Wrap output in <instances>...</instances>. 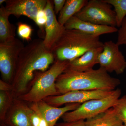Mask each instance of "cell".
I'll use <instances>...</instances> for the list:
<instances>
[{
  "instance_id": "6da1fadb",
  "label": "cell",
  "mask_w": 126,
  "mask_h": 126,
  "mask_svg": "<svg viewBox=\"0 0 126 126\" xmlns=\"http://www.w3.org/2000/svg\"><path fill=\"white\" fill-rule=\"evenodd\" d=\"M52 52L41 39L31 41L21 51L11 85L12 93L18 98L26 92L36 72H44L54 62Z\"/></svg>"
},
{
  "instance_id": "7a4b0ae2",
  "label": "cell",
  "mask_w": 126,
  "mask_h": 126,
  "mask_svg": "<svg viewBox=\"0 0 126 126\" xmlns=\"http://www.w3.org/2000/svg\"><path fill=\"white\" fill-rule=\"evenodd\" d=\"M120 83L119 79L100 67L81 72L66 69L58 77L55 86L60 95L76 90H115Z\"/></svg>"
},
{
  "instance_id": "3957f363",
  "label": "cell",
  "mask_w": 126,
  "mask_h": 126,
  "mask_svg": "<svg viewBox=\"0 0 126 126\" xmlns=\"http://www.w3.org/2000/svg\"><path fill=\"white\" fill-rule=\"evenodd\" d=\"M99 36L79 30L67 29L53 46L50 51L55 60L71 61L90 50L103 47Z\"/></svg>"
},
{
  "instance_id": "277c9868",
  "label": "cell",
  "mask_w": 126,
  "mask_h": 126,
  "mask_svg": "<svg viewBox=\"0 0 126 126\" xmlns=\"http://www.w3.org/2000/svg\"><path fill=\"white\" fill-rule=\"evenodd\" d=\"M69 61L55 60L51 67L44 72H36L30 83L27 92L17 98L32 103L46 98L60 95L56 89V79L68 68Z\"/></svg>"
},
{
  "instance_id": "5b68a950",
  "label": "cell",
  "mask_w": 126,
  "mask_h": 126,
  "mask_svg": "<svg viewBox=\"0 0 126 126\" xmlns=\"http://www.w3.org/2000/svg\"><path fill=\"white\" fill-rule=\"evenodd\" d=\"M121 94V89H116L112 94L106 97L93 99L82 103L75 110L64 114L61 118L63 122H73L94 117L113 107L120 98Z\"/></svg>"
},
{
  "instance_id": "8992f818",
  "label": "cell",
  "mask_w": 126,
  "mask_h": 126,
  "mask_svg": "<svg viewBox=\"0 0 126 126\" xmlns=\"http://www.w3.org/2000/svg\"><path fill=\"white\" fill-rule=\"evenodd\" d=\"M112 6L104 0H90L75 16L94 24L116 27V13Z\"/></svg>"
},
{
  "instance_id": "52a82bcc",
  "label": "cell",
  "mask_w": 126,
  "mask_h": 126,
  "mask_svg": "<svg viewBox=\"0 0 126 126\" xmlns=\"http://www.w3.org/2000/svg\"><path fill=\"white\" fill-rule=\"evenodd\" d=\"M25 46L20 40L0 43V71L2 80L11 84L19 55Z\"/></svg>"
},
{
  "instance_id": "ba28073f",
  "label": "cell",
  "mask_w": 126,
  "mask_h": 126,
  "mask_svg": "<svg viewBox=\"0 0 126 126\" xmlns=\"http://www.w3.org/2000/svg\"><path fill=\"white\" fill-rule=\"evenodd\" d=\"M115 90H76L58 96L47 97L44 100L50 106L59 107L64 104H82L93 99H102L110 96Z\"/></svg>"
},
{
  "instance_id": "9c48e42d",
  "label": "cell",
  "mask_w": 126,
  "mask_h": 126,
  "mask_svg": "<svg viewBox=\"0 0 126 126\" xmlns=\"http://www.w3.org/2000/svg\"><path fill=\"white\" fill-rule=\"evenodd\" d=\"M97 64L108 73L114 72L118 75L123 73L126 69V61L119 50V46L112 40L104 43Z\"/></svg>"
},
{
  "instance_id": "30bf717a",
  "label": "cell",
  "mask_w": 126,
  "mask_h": 126,
  "mask_svg": "<svg viewBox=\"0 0 126 126\" xmlns=\"http://www.w3.org/2000/svg\"><path fill=\"white\" fill-rule=\"evenodd\" d=\"M81 104L68 103L63 107L50 106L44 100L30 103V108L47 122L48 126H55L58 119L64 114L75 110Z\"/></svg>"
},
{
  "instance_id": "8fae6325",
  "label": "cell",
  "mask_w": 126,
  "mask_h": 126,
  "mask_svg": "<svg viewBox=\"0 0 126 126\" xmlns=\"http://www.w3.org/2000/svg\"><path fill=\"white\" fill-rule=\"evenodd\" d=\"M47 0H6L5 8L10 15L24 16L34 21L39 12L44 9Z\"/></svg>"
},
{
  "instance_id": "7c38bea8",
  "label": "cell",
  "mask_w": 126,
  "mask_h": 126,
  "mask_svg": "<svg viewBox=\"0 0 126 126\" xmlns=\"http://www.w3.org/2000/svg\"><path fill=\"white\" fill-rule=\"evenodd\" d=\"M47 21L45 26V36L43 40L44 45L47 49L50 50L65 30L64 26L60 24L56 18V15L50 0H47L44 9Z\"/></svg>"
},
{
  "instance_id": "4fadbf2b",
  "label": "cell",
  "mask_w": 126,
  "mask_h": 126,
  "mask_svg": "<svg viewBox=\"0 0 126 126\" xmlns=\"http://www.w3.org/2000/svg\"><path fill=\"white\" fill-rule=\"evenodd\" d=\"M29 108L26 102L15 98L3 122L10 126H32Z\"/></svg>"
},
{
  "instance_id": "5bb4252c",
  "label": "cell",
  "mask_w": 126,
  "mask_h": 126,
  "mask_svg": "<svg viewBox=\"0 0 126 126\" xmlns=\"http://www.w3.org/2000/svg\"><path fill=\"white\" fill-rule=\"evenodd\" d=\"M64 27L67 29L78 30L86 34L98 36L118 31L116 27L94 24L81 20L75 16L65 23Z\"/></svg>"
},
{
  "instance_id": "9a60e30c",
  "label": "cell",
  "mask_w": 126,
  "mask_h": 126,
  "mask_svg": "<svg viewBox=\"0 0 126 126\" xmlns=\"http://www.w3.org/2000/svg\"><path fill=\"white\" fill-rule=\"evenodd\" d=\"M103 49V47L90 50L77 59L69 61L67 70L80 72L92 70L97 64L98 56Z\"/></svg>"
},
{
  "instance_id": "2e32d148",
  "label": "cell",
  "mask_w": 126,
  "mask_h": 126,
  "mask_svg": "<svg viewBox=\"0 0 126 126\" xmlns=\"http://www.w3.org/2000/svg\"><path fill=\"white\" fill-rule=\"evenodd\" d=\"M123 123L113 107L87 119L84 126H123Z\"/></svg>"
},
{
  "instance_id": "e0dca14e",
  "label": "cell",
  "mask_w": 126,
  "mask_h": 126,
  "mask_svg": "<svg viewBox=\"0 0 126 126\" xmlns=\"http://www.w3.org/2000/svg\"><path fill=\"white\" fill-rule=\"evenodd\" d=\"M87 0H67L59 14L58 21L63 26L86 6Z\"/></svg>"
},
{
  "instance_id": "ac0fdd59",
  "label": "cell",
  "mask_w": 126,
  "mask_h": 126,
  "mask_svg": "<svg viewBox=\"0 0 126 126\" xmlns=\"http://www.w3.org/2000/svg\"><path fill=\"white\" fill-rule=\"evenodd\" d=\"M10 15L4 6L0 8V43L7 42L15 38V28L9 20Z\"/></svg>"
},
{
  "instance_id": "d6986e66",
  "label": "cell",
  "mask_w": 126,
  "mask_h": 126,
  "mask_svg": "<svg viewBox=\"0 0 126 126\" xmlns=\"http://www.w3.org/2000/svg\"><path fill=\"white\" fill-rule=\"evenodd\" d=\"M15 98L12 91H0V121H4Z\"/></svg>"
},
{
  "instance_id": "ffe728a7",
  "label": "cell",
  "mask_w": 126,
  "mask_h": 126,
  "mask_svg": "<svg viewBox=\"0 0 126 126\" xmlns=\"http://www.w3.org/2000/svg\"><path fill=\"white\" fill-rule=\"evenodd\" d=\"M114 8L116 18L117 26L120 27L126 16V0H104Z\"/></svg>"
},
{
  "instance_id": "44dd1931",
  "label": "cell",
  "mask_w": 126,
  "mask_h": 126,
  "mask_svg": "<svg viewBox=\"0 0 126 126\" xmlns=\"http://www.w3.org/2000/svg\"><path fill=\"white\" fill-rule=\"evenodd\" d=\"M113 107L123 123V126H126V96L120 98Z\"/></svg>"
},
{
  "instance_id": "7402d4cb",
  "label": "cell",
  "mask_w": 126,
  "mask_h": 126,
  "mask_svg": "<svg viewBox=\"0 0 126 126\" xmlns=\"http://www.w3.org/2000/svg\"><path fill=\"white\" fill-rule=\"evenodd\" d=\"M18 33L19 36L24 40L31 41L32 29L29 25L19 22L18 24Z\"/></svg>"
},
{
  "instance_id": "603a6c76",
  "label": "cell",
  "mask_w": 126,
  "mask_h": 126,
  "mask_svg": "<svg viewBox=\"0 0 126 126\" xmlns=\"http://www.w3.org/2000/svg\"><path fill=\"white\" fill-rule=\"evenodd\" d=\"M117 44L119 46L126 45V16L118 30Z\"/></svg>"
},
{
  "instance_id": "cb8c5ba5",
  "label": "cell",
  "mask_w": 126,
  "mask_h": 126,
  "mask_svg": "<svg viewBox=\"0 0 126 126\" xmlns=\"http://www.w3.org/2000/svg\"><path fill=\"white\" fill-rule=\"evenodd\" d=\"M47 18L44 9L41 10L38 12L35 18L34 22L38 25L41 30L45 27Z\"/></svg>"
},
{
  "instance_id": "d4e9b609",
  "label": "cell",
  "mask_w": 126,
  "mask_h": 126,
  "mask_svg": "<svg viewBox=\"0 0 126 126\" xmlns=\"http://www.w3.org/2000/svg\"><path fill=\"white\" fill-rule=\"evenodd\" d=\"M29 114L32 126H39L41 117L31 109H29Z\"/></svg>"
},
{
  "instance_id": "484cf974",
  "label": "cell",
  "mask_w": 126,
  "mask_h": 126,
  "mask_svg": "<svg viewBox=\"0 0 126 126\" xmlns=\"http://www.w3.org/2000/svg\"><path fill=\"white\" fill-rule=\"evenodd\" d=\"M84 120H80L78 121L64 122L57 123L55 126H84Z\"/></svg>"
},
{
  "instance_id": "4316f807",
  "label": "cell",
  "mask_w": 126,
  "mask_h": 126,
  "mask_svg": "<svg viewBox=\"0 0 126 126\" xmlns=\"http://www.w3.org/2000/svg\"><path fill=\"white\" fill-rule=\"evenodd\" d=\"M66 0H54V12L55 15L60 13L64 6Z\"/></svg>"
},
{
  "instance_id": "83f0119b",
  "label": "cell",
  "mask_w": 126,
  "mask_h": 126,
  "mask_svg": "<svg viewBox=\"0 0 126 126\" xmlns=\"http://www.w3.org/2000/svg\"><path fill=\"white\" fill-rule=\"evenodd\" d=\"M11 84L7 83L2 79L0 80V91H12Z\"/></svg>"
},
{
  "instance_id": "f1b7e54d",
  "label": "cell",
  "mask_w": 126,
  "mask_h": 126,
  "mask_svg": "<svg viewBox=\"0 0 126 126\" xmlns=\"http://www.w3.org/2000/svg\"><path fill=\"white\" fill-rule=\"evenodd\" d=\"M0 126H8L6 124H5L4 123V122H0Z\"/></svg>"
},
{
  "instance_id": "f546056e",
  "label": "cell",
  "mask_w": 126,
  "mask_h": 126,
  "mask_svg": "<svg viewBox=\"0 0 126 126\" xmlns=\"http://www.w3.org/2000/svg\"><path fill=\"white\" fill-rule=\"evenodd\" d=\"M6 0H0V5H2L4 2H5Z\"/></svg>"
}]
</instances>
